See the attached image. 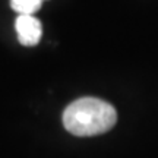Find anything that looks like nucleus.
Listing matches in <instances>:
<instances>
[{
    "mask_svg": "<svg viewBox=\"0 0 158 158\" xmlns=\"http://www.w3.org/2000/svg\"><path fill=\"white\" fill-rule=\"evenodd\" d=\"M63 126L75 136L102 135L114 127L117 111L110 102L95 97H84L70 102L63 111Z\"/></svg>",
    "mask_w": 158,
    "mask_h": 158,
    "instance_id": "obj_1",
    "label": "nucleus"
},
{
    "mask_svg": "<svg viewBox=\"0 0 158 158\" xmlns=\"http://www.w3.org/2000/svg\"><path fill=\"white\" fill-rule=\"evenodd\" d=\"M19 43L25 47H34L43 37V25L34 15H19L15 21Z\"/></svg>",
    "mask_w": 158,
    "mask_h": 158,
    "instance_id": "obj_2",
    "label": "nucleus"
},
{
    "mask_svg": "<svg viewBox=\"0 0 158 158\" xmlns=\"http://www.w3.org/2000/svg\"><path fill=\"white\" fill-rule=\"evenodd\" d=\"M43 5V0H10V7L19 15H34Z\"/></svg>",
    "mask_w": 158,
    "mask_h": 158,
    "instance_id": "obj_3",
    "label": "nucleus"
},
{
    "mask_svg": "<svg viewBox=\"0 0 158 158\" xmlns=\"http://www.w3.org/2000/svg\"><path fill=\"white\" fill-rule=\"evenodd\" d=\"M43 2H44V0H43Z\"/></svg>",
    "mask_w": 158,
    "mask_h": 158,
    "instance_id": "obj_4",
    "label": "nucleus"
}]
</instances>
